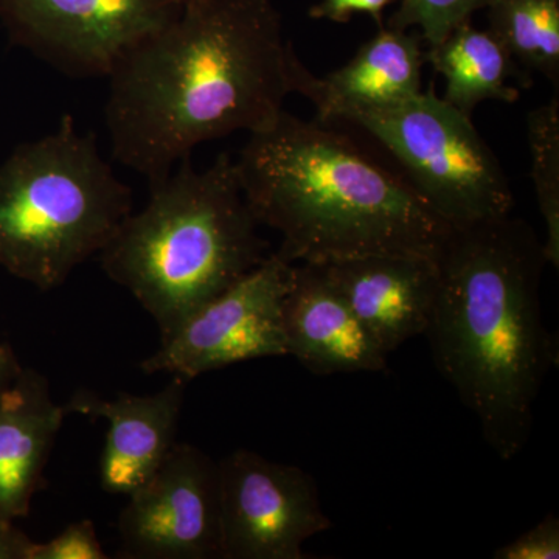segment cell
<instances>
[{
  "label": "cell",
  "mask_w": 559,
  "mask_h": 559,
  "mask_svg": "<svg viewBox=\"0 0 559 559\" xmlns=\"http://www.w3.org/2000/svg\"><path fill=\"white\" fill-rule=\"evenodd\" d=\"M274 0H194L128 51L108 76L112 157L150 183L201 143L263 130L290 94Z\"/></svg>",
  "instance_id": "1"
},
{
  "label": "cell",
  "mask_w": 559,
  "mask_h": 559,
  "mask_svg": "<svg viewBox=\"0 0 559 559\" xmlns=\"http://www.w3.org/2000/svg\"><path fill=\"white\" fill-rule=\"evenodd\" d=\"M439 289L428 337L433 364L479 421L503 462L532 436L544 381L558 366L540 282L544 246L524 219L452 229L439 260Z\"/></svg>",
  "instance_id": "2"
},
{
  "label": "cell",
  "mask_w": 559,
  "mask_h": 559,
  "mask_svg": "<svg viewBox=\"0 0 559 559\" xmlns=\"http://www.w3.org/2000/svg\"><path fill=\"white\" fill-rule=\"evenodd\" d=\"M235 165L253 216L282 235L277 253L293 264L367 255L439 260L452 231L406 178L330 123L285 109L250 132Z\"/></svg>",
  "instance_id": "3"
},
{
  "label": "cell",
  "mask_w": 559,
  "mask_h": 559,
  "mask_svg": "<svg viewBox=\"0 0 559 559\" xmlns=\"http://www.w3.org/2000/svg\"><path fill=\"white\" fill-rule=\"evenodd\" d=\"M259 227L230 154L202 171L187 157L150 183L145 207L121 223L98 257L103 272L130 290L164 340L267 259Z\"/></svg>",
  "instance_id": "4"
},
{
  "label": "cell",
  "mask_w": 559,
  "mask_h": 559,
  "mask_svg": "<svg viewBox=\"0 0 559 559\" xmlns=\"http://www.w3.org/2000/svg\"><path fill=\"white\" fill-rule=\"evenodd\" d=\"M132 213V190L94 132L64 114L57 130L0 164V266L43 293L98 255Z\"/></svg>",
  "instance_id": "5"
},
{
  "label": "cell",
  "mask_w": 559,
  "mask_h": 559,
  "mask_svg": "<svg viewBox=\"0 0 559 559\" xmlns=\"http://www.w3.org/2000/svg\"><path fill=\"white\" fill-rule=\"evenodd\" d=\"M395 157L419 198L452 229L506 218L514 197L471 117L433 92L347 121Z\"/></svg>",
  "instance_id": "6"
},
{
  "label": "cell",
  "mask_w": 559,
  "mask_h": 559,
  "mask_svg": "<svg viewBox=\"0 0 559 559\" xmlns=\"http://www.w3.org/2000/svg\"><path fill=\"white\" fill-rule=\"evenodd\" d=\"M182 10L183 0H0V22L13 46L64 75L108 79Z\"/></svg>",
  "instance_id": "7"
},
{
  "label": "cell",
  "mask_w": 559,
  "mask_h": 559,
  "mask_svg": "<svg viewBox=\"0 0 559 559\" xmlns=\"http://www.w3.org/2000/svg\"><path fill=\"white\" fill-rule=\"evenodd\" d=\"M294 264L270 253L263 263L183 320L140 364L145 373L191 381L246 360L288 356L283 300Z\"/></svg>",
  "instance_id": "8"
},
{
  "label": "cell",
  "mask_w": 559,
  "mask_h": 559,
  "mask_svg": "<svg viewBox=\"0 0 559 559\" xmlns=\"http://www.w3.org/2000/svg\"><path fill=\"white\" fill-rule=\"evenodd\" d=\"M218 468L221 558L307 559L304 544L333 527L318 484L299 466L241 448Z\"/></svg>",
  "instance_id": "9"
},
{
  "label": "cell",
  "mask_w": 559,
  "mask_h": 559,
  "mask_svg": "<svg viewBox=\"0 0 559 559\" xmlns=\"http://www.w3.org/2000/svg\"><path fill=\"white\" fill-rule=\"evenodd\" d=\"M120 511L123 558H221L219 468L200 448L178 443Z\"/></svg>",
  "instance_id": "10"
},
{
  "label": "cell",
  "mask_w": 559,
  "mask_h": 559,
  "mask_svg": "<svg viewBox=\"0 0 559 559\" xmlns=\"http://www.w3.org/2000/svg\"><path fill=\"white\" fill-rule=\"evenodd\" d=\"M419 35L381 27L355 57L325 76H316L296 51L289 53L290 94L311 102L323 123H347L358 114L390 108L421 92L426 51Z\"/></svg>",
  "instance_id": "11"
},
{
  "label": "cell",
  "mask_w": 559,
  "mask_h": 559,
  "mask_svg": "<svg viewBox=\"0 0 559 559\" xmlns=\"http://www.w3.org/2000/svg\"><path fill=\"white\" fill-rule=\"evenodd\" d=\"M283 331L288 356L319 377L377 373L388 355L326 275L322 264H294L283 300Z\"/></svg>",
  "instance_id": "12"
},
{
  "label": "cell",
  "mask_w": 559,
  "mask_h": 559,
  "mask_svg": "<svg viewBox=\"0 0 559 559\" xmlns=\"http://www.w3.org/2000/svg\"><path fill=\"white\" fill-rule=\"evenodd\" d=\"M187 380L175 377L153 395L120 393L106 400L80 389L70 396L66 414L108 421L100 462L102 488L128 496L156 473L175 447Z\"/></svg>",
  "instance_id": "13"
},
{
  "label": "cell",
  "mask_w": 559,
  "mask_h": 559,
  "mask_svg": "<svg viewBox=\"0 0 559 559\" xmlns=\"http://www.w3.org/2000/svg\"><path fill=\"white\" fill-rule=\"evenodd\" d=\"M322 266L385 355L425 334L439 289L437 260L367 255Z\"/></svg>",
  "instance_id": "14"
},
{
  "label": "cell",
  "mask_w": 559,
  "mask_h": 559,
  "mask_svg": "<svg viewBox=\"0 0 559 559\" xmlns=\"http://www.w3.org/2000/svg\"><path fill=\"white\" fill-rule=\"evenodd\" d=\"M66 417L64 406L51 399L49 380L38 370L22 367L0 393V521L31 514Z\"/></svg>",
  "instance_id": "15"
},
{
  "label": "cell",
  "mask_w": 559,
  "mask_h": 559,
  "mask_svg": "<svg viewBox=\"0 0 559 559\" xmlns=\"http://www.w3.org/2000/svg\"><path fill=\"white\" fill-rule=\"evenodd\" d=\"M426 61L447 81L444 100L469 117L485 102L511 105L520 100V87L510 84V79L516 76L522 86H530L528 73L514 62L500 40L489 31L473 27L469 21L429 47Z\"/></svg>",
  "instance_id": "16"
},
{
  "label": "cell",
  "mask_w": 559,
  "mask_h": 559,
  "mask_svg": "<svg viewBox=\"0 0 559 559\" xmlns=\"http://www.w3.org/2000/svg\"><path fill=\"white\" fill-rule=\"evenodd\" d=\"M488 31L525 73H543L558 90L559 0H489Z\"/></svg>",
  "instance_id": "17"
},
{
  "label": "cell",
  "mask_w": 559,
  "mask_h": 559,
  "mask_svg": "<svg viewBox=\"0 0 559 559\" xmlns=\"http://www.w3.org/2000/svg\"><path fill=\"white\" fill-rule=\"evenodd\" d=\"M532 179L544 224L547 263L559 267V100L558 95L527 116Z\"/></svg>",
  "instance_id": "18"
},
{
  "label": "cell",
  "mask_w": 559,
  "mask_h": 559,
  "mask_svg": "<svg viewBox=\"0 0 559 559\" xmlns=\"http://www.w3.org/2000/svg\"><path fill=\"white\" fill-rule=\"evenodd\" d=\"M489 0H400L389 27L418 28L429 47L437 46L454 28L471 20L474 11L485 9Z\"/></svg>",
  "instance_id": "19"
},
{
  "label": "cell",
  "mask_w": 559,
  "mask_h": 559,
  "mask_svg": "<svg viewBox=\"0 0 559 559\" xmlns=\"http://www.w3.org/2000/svg\"><path fill=\"white\" fill-rule=\"evenodd\" d=\"M94 521L69 524L60 535L33 546L31 559H106Z\"/></svg>",
  "instance_id": "20"
},
{
  "label": "cell",
  "mask_w": 559,
  "mask_h": 559,
  "mask_svg": "<svg viewBox=\"0 0 559 559\" xmlns=\"http://www.w3.org/2000/svg\"><path fill=\"white\" fill-rule=\"evenodd\" d=\"M496 559H558L559 520L547 514L543 521L522 533L516 539L499 547L492 555Z\"/></svg>",
  "instance_id": "21"
},
{
  "label": "cell",
  "mask_w": 559,
  "mask_h": 559,
  "mask_svg": "<svg viewBox=\"0 0 559 559\" xmlns=\"http://www.w3.org/2000/svg\"><path fill=\"white\" fill-rule=\"evenodd\" d=\"M396 0H320L310 10L312 20L337 22L344 24L352 20L353 14L367 13L378 22L382 13Z\"/></svg>",
  "instance_id": "22"
},
{
  "label": "cell",
  "mask_w": 559,
  "mask_h": 559,
  "mask_svg": "<svg viewBox=\"0 0 559 559\" xmlns=\"http://www.w3.org/2000/svg\"><path fill=\"white\" fill-rule=\"evenodd\" d=\"M35 540L13 522L0 521V559H31Z\"/></svg>",
  "instance_id": "23"
},
{
  "label": "cell",
  "mask_w": 559,
  "mask_h": 559,
  "mask_svg": "<svg viewBox=\"0 0 559 559\" xmlns=\"http://www.w3.org/2000/svg\"><path fill=\"white\" fill-rule=\"evenodd\" d=\"M21 370L22 366L17 360L16 353L7 342L0 341V393L13 384Z\"/></svg>",
  "instance_id": "24"
},
{
  "label": "cell",
  "mask_w": 559,
  "mask_h": 559,
  "mask_svg": "<svg viewBox=\"0 0 559 559\" xmlns=\"http://www.w3.org/2000/svg\"><path fill=\"white\" fill-rule=\"evenodd\" d=\"M189 2H194V0H183V5H186V3H189Z\"/></svg>",
  "instance_id": "25"
}]
</instances>
